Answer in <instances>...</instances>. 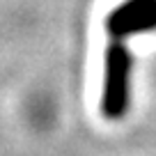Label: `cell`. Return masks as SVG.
<instances>
[{
	"label": "cell",
	"mask_w": 156,
	"mask_h": 156,
	"mask_svg": "<svg viewBox=\"0 0 156 156\" xmlns=\"http://www.w3.org/2000/svg\"><path fill=\"white\" fill-rule=\"evenodd\" d=\"M131 69L133 58L124 39H112L103 58L101 112L108 119H119L131 106Z\"/></svg>",
	"instance_id": "cell-1"
},
{
	"label": "cell",
	"mask_w": 156,
	"mask_h": 156,
	"mask_svg": "<svg viewBox=\"0 0 156 156\" xmlns=\"http://www.w3.org/2000/svg\"><path fill=\"white\" fill-rule=\"evenodd\" d=\"M106 30L112 39H124L156 30V0H126L110 12Z\"/></svg>",
	"instance_id": "cell-2"
}]
</instances>
